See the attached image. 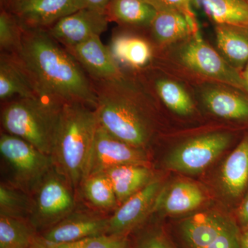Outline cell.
Wrapping results in <instances>:
<instances>
[{"instance_id": "cell-1", "label": "cell", "mask_w": 248, "mask_h": 248, "mask_svg": "<svg viewBox=\"0 0 248 248\" xmlns=\"http://www.w3.org/2000/svg\"><path fill=\"white\" fill-rule=\"evenodd\" d=\"M18 57L39 97L60 105L81 103L95 108L97 99L89 77L47 29L23 27Z\"/></svg>"}, {"instance_id": "cell-2", "label": "cell", "mask_w": 248, "mask_h": 248, "mask_svg": "<svg viewBox=\"0 0 248 248\" xmlns=\"http://www.w3.org/2000/svg\"><path fill=\"white\" fill-rule=\"evenodd\" d=\"M90 80L99 125L119 140L143 149L153 131L146 93L125 73L115 79Z\"/></svg>"}, {"instance_id": "cell-3", "label": "cell", "mask_w": 248, "mask_h": 248, "mask_svg": "<svg viewBox=\"0 0 248 248\" xmlns=\"http://www.w3.org/2000/svg\"><path fill=\"white\" fill-rule=\"evenodd\" d=\"M98 126L93 108L81 103L62 107L52 158L73 188L83 182Z\"/></svg>"}, {"instance_id": "cell-4", "label": "cell", "mask_w": 248, "mask_h": 248, "mask_svg": "<svg viewBox=\"0 0 248 248\" xmlns=\"http://www.w3.org/2000/svg\"><path fill=\"white\" fill-rule=\"evenodd\" d=\"M6 103L1 112L5 133L23 139L52 156L63 105L39 97L17 98Z\"/></svg>"}, {"instance_id": "cell-5", "label": "cell", "mask_w": 248, "mask_h": 248, "mask_svg": "<svg viewBox=\"0 0 248 248\" xmlns=\"http://www.w3.org/2000/svg\"><path fill=\"white\" fill-rule=\"evenodd\" d=\"M66 177L55 166L30 193L29 222L35 229L47 230L73 213L75 199Z\"/></svg>"}, {"instance_id": "cell-6", "label": "cell", "mask_w": 248, "mask_h": 248, "mask_svg": "<svg viewBox=\"0 0 248 248\" xmlns=\"http://www.w3.org/2000/svg\"><path fill=\"white\" fill-rule=\"evenodd\" d=\"M179 233L184 248H241V231L219 212L197 213L183 220Z\"/></svg>"}, {"instance_id": "cell-7", "label": "cell", "mask_w": 248, "mask_h": 248, "mask_svg": "<svg viewBox=\"0 0 248 248\" xmlns=\"http://www.w3.org/2000/svg\"><path fill=\"white\" fill-rule=\"evenodd\" d=\"M0 153L11 170L13 185L30 194L54 166L53 158L19 137L1 133Z\"/></svg>"}, {"instance_id": "cell-8", "label": "cell", "mask_w": 248, "mask_h": 248, "mask_svg": "<svg viewBox=\"0 0 248 248\" xmlns=\"http://www.w3.org/2000/svg\"><path fill=\"white\" fill-rule=\"evenodd\" d=\"M179 58L184 66L201 76L224 83L248 94V88L242 73L205 43L200 31L190 36V40L182 47Z\"/></svg>"}, {"instance_id": "cell-9", "label": "cell", "mask_w": 248, "mask_h": 248, "mask_svg": "<svg viewBox=\"0 0 248 248\" xmlns=\"http://www.w3.org/2000/svg\"><path fill=\"white\" fill-rule=\"evenodd\" d=\"M231 141V135L228 133H214L197 137L171 152L166 158V166L186 174L202 172L226 151Z\"/></svg>"}, {"instance_id": "cell-10", "label": "cell", "mask_w": 248, "mask_h": 248, "mask_svg": "<svg viewBox=\"0 0 248 248\" xmlns=\"http://www.w3.org/2000/svg\"><path fill=\"white\" fill-rule=\"evenodd\" d=\"M149 164L148 156L143 149L119 140L99 124L83 181L90 176L104 173L117 166H149Z\"/></svg>"}, {"instance_id": "cell-11", "label": "cell", "mask_w": 248, "mask_h": 248, "mask_svg": "<svg viewBox=\"0 0 248 248\" xmlns=\"http://www.w3.org/2000/svg\"><path fill=\"white\" fill-rule=\"evenodd\" d=\"M109 22L107 13L84 8L62 18L47 31L66 49L101 36L107 30Z\"/></svg>"}, {"instance_id": "cell-12", "label": "cell", "mask_w": 248, "mask_h": 248, "mask_svg": "<svg viewBox=\"0 0 248 248\" xmlns=\"http://www.w3.org/2000/svg\"><path fill=\"white\" fill-rule=\"evenodd\" d=\"M161 188L159 179L155 178L146 187L124 202L109 217L108 235L126 236L141 225L153 213L155 202Z\"/></svg>"}, {"instance_id": "cell-13", "label": "cell", "mask_w": 248, "mask_h": 248, "mask_svg": "<svg viewBox=\"0 0 248 248\" xmlns=\"http://www.w3.org/2000/svg\"><path fill=\"white\" fill-rule=\"evenodd\" d=\"M84 9L80 0H27L10 12L23 27L48 29L62 18Z\"/></svg>"}, {"instance_id": "cell-14", "label": "cell", "mask_w": 248, "mask_h": 248, "mask_svg": "<svg viewBox=\"0 0 248 248\" xmlns=\"http://www.w3.org/2000/svg\"><path fill=\"white\" fill-rule=\"evenodd\" d=\"M109 217L86 213H73L46 230L41 236L50 244H64L85 238L107 234Z\"/></svg>"}, {"instance_id": "cell-15", "label": "cell", "mask_w": 248, "mask_h": 248, "mask_svg": "<svg viewBox=\"0 0 248 248\" xmlns=\"http://www.w3.org/2000/svg\"><path fill=\"white\" fill-rule=\"evenodd\" d=\"M90 79L106 80L120 78L124 72L111 55L108 47L95 36L83 43L66 48Z\"/></svg>"}, {"instance_id": "cell-16", "label": "cell", "mask_w": 248, "mask_h": 248, "mask_svg": "<svg viewBox=\"0 0 248 248\" xmlns=\"http://www.w3.org/2000/svg\"><path fill=\"white\" fill-rule=\"evenodd\" d=\"M108 47L122 69L123 67L133 70L144 69L153 60V49L149 42L141 36L125 31L114 32Z\"/></svg>"}, {"instance_id": "cell-17", "label": "cell", "mask_w": 248, "mask_h": 248, "mask_svg": "<svg viewBox=\"0 0 248 248\" xmlns=\"http://www.w3.org/2000/svg\"><path fill=\"white\" fill-rule=\"evenodd\" d=\"M206 200L200 186L187 181H178L161 188L155 202L153 211L169 215L190 213Z\"/></svg>"}, {"instance_id": "cell-18", "label": "cell", "mask_w": 248, "mask_h": 248, "mask_svg": "<svg viewBox=\"0 0 248 248\" xmlns=\"http://www.w3.org/2000/svg\"><path fill=\"white\" fill-rule=\"evenodd\" d=\"M30 77L17 55H0V100L38 97Z\"/></svg>"}, {"instance_id": "cell-19", "label": "cell", "mask_w": 248, "mask_h": 248, "mask_svg": "<svg viewBox=\"0 0 248 248\" xmlns=\"http://www.w3.org/2000/svg\"><path fill=\"white\" fill-rule=\"evenodd\" d=\"M104 174L110 179L117 202L120 204L155 179L149 166L141 165L117 166L106 171Z\"/></svg>"}, {"instance_id": "cell-20", "label": "cell", "mask_w": 248, "mask_h": 248, "mask_svg": "<svg viewBox=\"0 0 248 248\" xmlns=\"http://www.w3.org/2000/svg\"><path fill=\"white\" fill-rule=\"evenodd\" d=\"M222 186L232 198L242 195L248 184V135L228 156L221 172Z\"/></svg>"}, {"instance_id": "cell-21", "label": "cell", "mask_w": 248, "mask_h": 248, "mask_svg": "<svg viewBox=\"0 0 248 248\" xmlns=\"http://www.w3.org/2000/svg\"><path fill=\"white\" fill-rule=\"evenodd\" d=\"M215 35L222 56L241 72L248 62V27L216 25Z\"/></svg>"}, {"instance_id": "cell-22", "label": "cell", "mask_w": 248, "mask_h": 248, "mask_svg": "<svg viewBox=\"0 0 248 248\" xmlns=\"http://www.w3.org/2000/svg\"><path fill=\"white\" fill-rule=\"evenodd\" d=\"M150 29L155 41L163 46L179 42L197 33L192 30L186 16L174 9L156 11Z\"/></svg>"}, {"instance_id": "cell-23", "label": "cell", "mask_w": 248, "mask_h": 248, "mask_svg": "<svg viewBox=\"0 0 248 248\" xmlns=\"http://www.w3.org/2000/svg\"><path fill=\"white\" fill-rule=\"evenodd\" d=\"M106 13L110 22L126 27L150 28L156 11L145 0H110Z\"/></svg>"}, {"instance_id": "cell-24", "label": "cell", "mask_w": 248, "mask_h": 248, "mask_svg": "<svg viewBox=\"0 0 248 248\" xmlns=\"http://www.w3.org/2000/svg\"><path fill=\"white\" fill-rule=\"evenodd\" d=\"M216 25L248 27L247 0H191Z\"/></svg>"}, {"instance_id": "cell-25", "label": "cell", "mask_w": 248, "mask_h": 248, "mask_svg": "<svg viewBox=\"0 0 248 248\" xmlns=\"http://www.w3.org/2000/svg\"><path fill=\"white\" fill-rule=\"evenodd\" d=\"M244 94L247 93L210 89L203 94V100L214 115L227 120L248 122V96Z\"/></svg>"}, {"instance_id": "cell-26", "label": "cell", "mask_w": 248, "mask_h": 248, "mask_svg": "<svg viewBox=\"0 0 248 248\" xmlns=\"http://www.w3.org/2000/svg\"><path fill=\"white\" fill-rule=\"evenodd\" d=\"M36 237L29 222L0 215V248H29Z\"/></svg>"}, {"instance_id": "cell-27", "label": "cell", "mask_w": 248, "mask_h": 248, "mask_svg": "<svg viewBox=\"0 0 248 248\" xmlns=\"http://www.w3.org/2000/svg\"><path fill=\"white\" fill-rule=\"evenodd\" d=\"M81 186L85 198L96 208L109 210L119 204L110 179L104 173L86 178Z\"/></svg>"}, {"instance_id": "cell-28", "label": "cell", "mask_w": 248, "mask_h": 248, "mask_svg": "<svg viewBox=\"0 0 248 248\" xmlns=\"http://www.w3.org/2000/svg\"><path fill=\"white\" fill-rule=\"evenodd\" d=\"M155 90L158 97L173 112L189 115L195 110L194 103L185 89L175 81L166 79L155 80Z\"/></svg>"}, {"instance_id": "cell-29", "label": "cell", "mask_w": 248, "mask_h": 248, "mask_svg": "<svg viewBox=\"0 0 248 248\" xmlns=\"http://www.w3.org/2000/svg\"><path fill=\"white\" fill-rule=\"evenodd\" d=\"M31 208L30 194L13 184L0 186V215L19 219L29 218Z\"/></svg>"}, {"instance_id": "cell-30", "label": "cell", "mask_w": 248, "mask_h": 248, "mask_svg": "<svg viewBox=\"0 0 248 248\" xmlns=\"http://www.w3.org/2000/svg\"><path fill=\"white\" fill-rule=\"evenodd\" d=\"M23 27L12 13L1 9L0 14L1 53L18 55L22 45Z\"/></svg>"}, {"instance_id": "cell-31", "label": "cell", "mask_w": 248, "mask_h": 248, "mask_svg": "<svg viewBox=\"0 0 248 248\" xmlns=\"http://www.w3.org/2000/svg\"><path fill=\"white\" fill-rule=\"evenodd\" d=\"M125 239L126 236L104 234L64 244H50L44 241L50 248H115Z\"/></svg>"}, {"instance_id": "cell-32", "label": "cell", "mask_w": 248, "mask_h": 248, "mask_svg": "<svg viewBox=\"0 0 248 248\" xmlns=\"http://www.w3.org/2000/svg\"><path fill=\"white\" fill-rule=\"evenodd\" d=\"M151 4L156 11L161 9H174L186 16L194 32L199 31L198 24L192 8L191 0H145Z\"/></svg>"}, {"instance_id": "cell-33", "label": "cell", "mask_w": 248, "mask_h": 248, "mask_svg": "<svg viewBox=\"0 0 248 248\" xmlns=\"http://www.w3.org/2000/svg\"><path fill=\"white\" fill-rule=\"evenodd\" d=\"M135 248H175L162 230L153 228L139 236Z\"/></svg>"}, {"instance_id": "cell-34", "label": "cell", "mask_w": 248, "mask_h": 248, "mask_svg": "<svg viewBox=\"0 0 248 248\" xmlns=\"http://www.w3.org/2000/svg\"><path fill=\"white\" fill-rule=\"evenodd\" d=\"M237 217L243 230L248 229V192L238 210Z\"/></svg>"}, {"instance_id": "cell-35", "label": "cell", "mask_w": 248, "mask_h": 248, "mask_svg": "<svg viewBox=\"0 0 248 248\" xmlns=\"http://www.w3.org/2000/svg\"><path fill=\"white\" fill-rule=\"evenodd\" d=\"M84 8L106 12L110 0H80Z\"/></svg>"}, {"instance_id": "cell-36", "label": "cell", "mask_w": 248, "mask_h": 248, "mask_svg": "<svg viewBox=\"0 0 248 248\" xmlns=\"http://www.w3.org/2000/svg\"><path fill=\"white\" fill-rule=\"evenodd\" d=\"M24 1H27V0H1V4L3 9L10 11L14 6H16V5L20 4V3Z\"/></svg>"}, {"instance_id": "cell-37", "label": "cell", "mask_w": 248, "mask_h": 248, "mask_svg": "<svg viewBox=\"0 0 248 248\" xmlns=\"http://www.w3.org/2000/svg\"><path fill=\"white\" fill-rule=\"evenodd\" d=\"M50 248L47 246L46 244H45L44 240L42 239L41 237H37L35 238V239L34 240L32 244L31 245L30 248Z\"/></svg>"}, {"instance_id": "cell-38", "label": "cell", "mask_w": 248, "mask_h": 248, "mask_svg": "<svg viewBox=\"0 0 248 248\" xmlns=\"http://www.w3.org/2000/svg\"><path fill=\"white\" fill-rule=\"evenodd\" d=\"M241 248H248V229L243 230L241 233Z\"/></svg>"}, {"instance_id": "cell-39", "label": "cell", "mask_w": 248, "mask_h": 248, "mask_svg": "<svg viewBox=\"0 0 248 248\" xmlns=\"http://www.w3.org/2000/svg\"><path fill=\"white\" fill-rule=\"evenodd\" d=\"M241 73H242L243 78H244L245 82H246L248 88V62L246 66H245L244 71H243Z\"/></svg>"}, {"instance_id": "cell-40", "label": "cell", "mask_w": 248, "mask_h": 248, "mask_svg": "<svg viewBox=\"0 0 248 248\" xmlns=\"http://www.w3.org/2000/svg\"><path fill=\"white\" fill-rule=\"evenodd\" d=\"M115 248H130V245H129V243L128 241V239H125L124 240L123 242L120 245H119L118 246Z\"/></svg>"}, {"instance_id": "cell-41", "label": "cell", "mask_w": 248, "mask_h": 248, "mask_svg": "<svg viewBox=\"0 0 248 248\" xmlns=\"http://www.w3.org/2000/svg\"><path fill=\"white\" fill-rule=\"evenodd\" d=\"M247 1H248V0H247Z\"/></svg>"}]
</instances>
